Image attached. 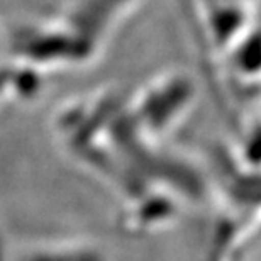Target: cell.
Masks as SVG:
<instances>
[{
	"instance_id": "cell-2",
	"label": "cell",
	"mask_w": 261,
	"mask_h": 261,
	"mask_svg": "<svg viewBox=\"0 0 261 261\" xmlns=\"http://www.w3.org/2000/svg\"><path fill=\"white\" fill-rule=\"evenodd\" d=\"M243 2H246V0H243Z\"/></svg>"
},
{
	"instance_id": "cell-1",
	"label": "cell",
	"mask_w": 261,
	"mask_h": 261,
	"mask_svg": "<svg viewBox=\"0 0 261 261\" xmlns=\"http://www.w3.org/2000/svg\"><path fill=\"white\" fill-rule=\"evenodd\" d=\"M195 90L192 80L180 75L161 78L153 87L143 93L139 109H146L153 116L163 112V119L180 117L187 109L192 107Z\"/></svg>"
}]
</instances>
